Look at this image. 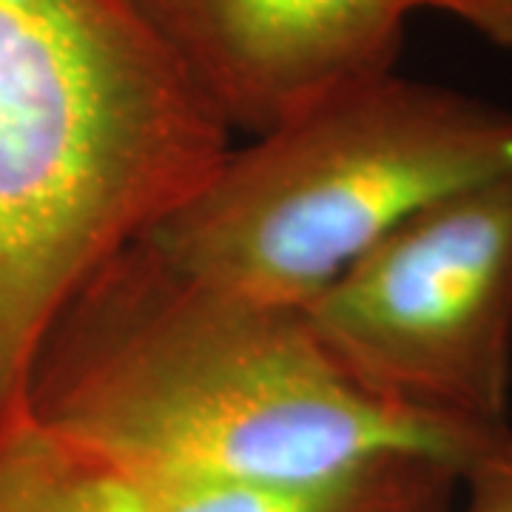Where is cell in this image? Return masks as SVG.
<instances>
[{"label":"cell","mask_w":512,"mask_h":512,"mask_svg":"<svg viewBox=\"0 0 512 512\" xmlns=\"http://www.w3.org/2000/svg\"><path fill=\"white\" fill-rule=\"evenodd\" d=\"M26 410L157 484L305 481L390 453L473 467L504 430L373 399L305 316L197 282L128 242L40 339Z\"/></svg>","instance_id":"obj_1"},{"label":"cell","mask_w":512,"mask_h":512,"mask_svg":"<svg viewBox=\"0 0 512 512\" xmlns=\"http://www.w3.org/2000/svg\"><path fill=\"white\" fill-rule=\"evenodd\" d=\"M299 313L373 399L510 427L512 168L421 208Z\"/></svg>","instance_id":"obj_3"},{"label":"cell","mask_w":512,"mask_h":512,"mask_svg":"<svg viewBox=\"0 0 512 512\" xmlns=\"http://www.w3.org/2000/svg\"><path fill=\"white\" fill-rule=\"evenodd\" d=\"M413 9L453 15L501 49H512V0H413Z\"/></svg>","instance_id":"obj_8"},{"label":"cell","mask_w":512,"mask_h":512,"mask_svg":"<svg viewBox=\"0 0 512 512\" xmlns=\"http://www.w3.org/2000/svg\"><path fill=\"white\" fill-rule=\"evenodd\" d=\"M453 512H512V424L464 473Z\"/></svg>","instance_id":"obj_7"},{"label":"cell","mask_w":512,"mask_h":512,"mask_svg":"<svg viewBox=\"0 0 512 512\" xmlns=\"http://www.w3.org/2000/svg\"><path fill=\"white\" fill-rule=\"evenodd\" d=\"M464 473L456 458L407 450L305 481H154V512H453Z\"/></svg>","instance_id":"obj_5"},{"label":"cell","mask_w":512,"mask_h":512,"mask_svg":"<svg viewBox=\"0 0 512 512\" xmlns=\"http://www.w3.org/2000/svg\"><path fill=\"white\" fill-rule=\"evenodd\" d=\"M157 484L29 410L0 430V512H154Z\"/></svg>","instance_id":"obj_6"},{"label":"cell","mask_w":512,"mask_h":512,"mask_svg":"<svg viewBox=\"0 0 512 512\" xmlns=\"http://www.w3.org/2000/svg\"><path fill=\"white\" fill-rule=\"evenodd\" d=\"M510 168L512 109L393 69L228 148L134 242L177 274L302 311L421 208Z\"/></svg>","instance_id":"obj_2"},{"label":"cell","mask_w":512,"mask_h":512,"mask_svg":"<svg viewBox=\"0 0 512 512\" xmlns=\"http://www.w3.org/2000/svg\"><path fill=\"white\" fill-rule=\"evenodd\" d=\"M211 114L248 137L393 72L413 0H128Z\"/></svg>","instance_id":"obj_4"}]
</instances>
